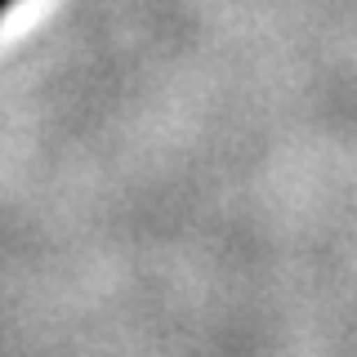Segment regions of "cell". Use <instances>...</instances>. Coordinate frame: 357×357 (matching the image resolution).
Returning <instances> with one entry per match:
<instances>
[{"instance_id":"obj_1","label":"cell","mask_w":357,"mask_h":357,"mask_svg":"<svg viewBox=\"0 0 357 357\" xmlns=\"http://www.w3.org/2000/svg\"><path fill=\"white\" fill-rule=\"evenodd\" d=\"M14 5H18V0H0V18H5V14H9Z\"/></svg>"}]
</instances>
